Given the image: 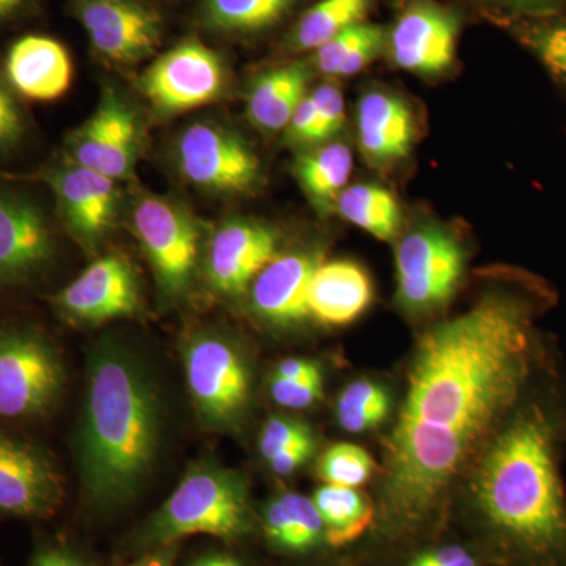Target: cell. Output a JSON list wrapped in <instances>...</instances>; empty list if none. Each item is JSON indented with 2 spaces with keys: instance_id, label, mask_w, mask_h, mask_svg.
<instances>
[{
  "instance_id": "1",
  "label": "cell",
  "mask_w": 566,
  "mask_h": 566,
  "mask_svg": "<svg viewBox=\"0 0 566 566\" xmlns=\"http://www.w3.org/2000/svg\"><path fill=\"white\" fill-rule=\"evenodd\" d=\"M553 303L538 279L509 274L420 338L386 441L385 506L397 523L415 526L441 510L526 398L542 365L536 323Z\"/></svg>"
},
{
  "instance_id": "2",
  "label": "cell",
  "mask_w": 566,
  "mask_h": 566,
  "mask_svg": "<svg viewBox=\"0 0 566 566\" xmlns=\"http://www.w3.org/2000/svg\"><path fill=\"white\" fill-rule=\"evenodd\" d=\"M560 431V415L549 401L524 398L488 442L475 471L480 512L524 566H566Z\"/></svg>"
},
{
  "instance_id": "3",
  "label": "cell",
  "mask_w": 566,
  "mask_h": 566,
  "mask_svg": "<svg viewBox=\"0 0 566 566\" xmlns=\"http://www.w3.org/2000/svg\"><path fill=\"white\" fill-rule=\"evenodd\" d=\"M158 389L139 357L118 344L99 345L88 363L77 439L82 490L98 509L136 497L161 444Z\"/></svg>"
},
{
  "instance_id": "4",
  "label": "cell",
  "mask_w": 566,
  "mask_h": 566,
  "mask_svg": "<svg viewBox=\"0 0 566 566\" xmlns=\"http://www.w3.org/2000/svg\"><path fill=\"white\" fill-rule=\"evenodd\" d=\"M252 531L244 480L214 464L196 465L142 532L145 546L174 545L192 535L240 538Z\"/></svg>"
},
{
  "instance_id": "5",
  "label": "cell",
  "mask_w": 566,
  "mask_h": 566,
  "mask_svg": "<svg viewBox=\"0 0 566 566\" xmlns=\"http://www.w3.org/2000/svg\"><path fill=\"white\" fill-rule=\"evenodd\" d=\"M395 268L400 307L412 315L430 314L455 294L464 274V248L444 227L424 223L398 241Z\"/></svg>"
},
{
  "instance_id": "6",
  "label": "cell",
  "mask_w": 566,
  "mask_h": 566,
  "mask_svg": "<svg viewBox=\"0 0 566 566\" xmlns=\"http://www.w3.org/2000/svg\"><path fill=\"white\" fill-rule=\"evenodd\" d=\"M182 357L200 420L222 430L237 427L252 394L251 370L240 349L219 335H199L189 342Z\"/></svg>"
},
{
  "instance_id": "7",
  "label": "cell",
  "mask_w": 566,
  "mask_h": 566,
  "mask_svg": "<svg viewBox=\"0 0 566 566\" xmlns=\"http://www.w3.org/2000/svg\"><path fill=\"white\" fill-rule=\"evenodd\" d=\"M133 227L167 297L189 292L199 255L200 230L180 205L147 196L133 210Z\"/></svg>"
},
{
  "instance_id": "8",
  "label": "cell",
  "mask_w": 566,
  "mask_h": 566,
  "mask_svg": "<svg viewBox=\"0 0 566 566\" xmlns=\"http://www.w3.org/2000/svg\"><path fill=\"white\" fill-rule=\"evenodd\" d=\"M63 367L57 353L40 335L0 334V417L29 419L43 415L62 392Z\"/></svg>"
},
{
  "instance_id": "9",
  "label": "cell",
  "mask_w": 566,
  "mask_h": 566,
  "mask_svg": "<svg viewBox=\"0 0 566 566\" xmlns=\"http://www.w3.org/2000/svg\"><path fill=\"white\" fill-rule=\"evenodd\" d=\"M463 18L439 0H405L387 29L386 54L397 69L417 76H441L457 61Z\"/></svg>"
},
{
  "instance_id": "10",
  "label": "cell",
  "mask_w": 566,
  "mask_h": 566,
  "mask_svg": "<svg viewBox=\"0 0 566 566\" xmlns=\"http://www.w3.org/2000/svg\"><path fill=\"white\" fill-rule=\"evenodd\" d=\"M226 84L221 55L199 39H186L145 70L140 88L161 115L181 114L218 99Z\"/></svg>"
},
{
  "instance_id": "11",
  "label": "cell",
  "mask_w": 566,
  "mask_h": 566,
  "mask_svg": "<svg viewBox=\"0 0 566 566\" xmlns=\"http://www.w3.org/2000/svg\"><path fill=\"white\" fill-rule=\"evenodd\" d=\"M177 164L182 177L214 193L251 191L260 180V159L237 134L212 123H196L180 134Z\"/></svg>"
},
{
  "instance_id": "12",
  "label": "cell",
  "mask_w": 566,
  "mask_h": 566,
  "mask_svg": "<svg viewBox=\"0 0 566 566\" xmlns=\"http://www.w3.org/2000/svg\"><path fill=\"white\" fill-rule=\"evenodd\" d=\"M71 10L87 32L93 50L120 65L145 61L158 50L164 18L140 0H71Z\"/></svg>"
},
{
  "instance_id": "13",
  "label": "cell",
  "mask_w": 566,
  "mask_h": 566,
  "mask_svg": "<svg viewBox=\"0 0 566 566\" xmlns=\"http://www.w3.org/2000/svg\"><path fill=\"white\" fill-rule=\"evenodd\" d=\"M139 123L115 91L104 92L95 114L66 142L71 164L120 181L132 177L139 151Z\"/></svg>"
},
{
  "instance_id": "14",
  "label": "cell",
  "mask_w": 566,
  "mask_h": 566,
  "mask_svg": "<svg viewBox=\"0 0 566 566\" xmlns=\"http://www.w3.org/2000/svg\"><path fill=\"white\" fill-rule=\"evenodd\" d=\"M59 311L74 322L104 323L139 314L140 286L122 255L102 256L55 296Z\"/></svg>"
},
{
  "instance_id": "15",
  "label": "cell",
  "mask_w": 566,
  "mask_h": 566,
  "mask_svg": "<svg viewBox=\"0 0 566 566\" xmlns=\"http://www.w3.org/2000/svg\"><path fill=\"white\" fill-rule=\"evenodd\" d=\"M61 474L41 450L0 434V512L51 516L62 504Z\"/></svg>"
},
{
  "instance_id": "16",
  "label": "cell",
  "mask_w": 566,
  "mask_h": 566,
  "mask_svg": "<svg viewBox=\"0 0 566 566\" xmlns=\"http://www.w3.org/2000/svg\"><path fill=\"white\" fill-rule=\"evenodd\" d=\"M40 178L54 191L70 232L82 244H98L117 216V181L71 163L41 174Z\"/></svg>"
},
{
  "instance_id": "17",
  "label": "cell",
  "mask_w": 566,
  "mask_h": 566,
  "mask_svg": "<svg viewBox=\"0 0 566 566\" xmlns=\"http://www.w3.org/2000/svg\"><path fill=\"white\" fill-rule=\"evenodd\" d=\"M277 234L263 223L241 219L223 223L208 249L207 275L212 289L243 293L277 256Z\"/></svg>"
},
{
  "instance_id": "18",
  "label": "cell",
  "mask_w": 566,
  "mask_h": 566,
  "mask_svg": "<svg viewBox=\"0 0 566 566\" xmlns=\"http://www.w3.org/2000/svg\"><path fill=\"white\" fill-rule=\"evenodd\" d=\"M54 241L35 205L0 192V282H21L50 262Z\"/></svg>"
},
{
  "instance_id": "19",
  "label": "cell",
  "mask_w": 566,
  "mask_h": 566,
  "mask_svg": "<svg viewBox=\"0 0 566 566\" xmlns=\"http://www.w3.org/2000/svg\"><path fill=\"white\" fill-rule=\"evenodd\" d=\"M318 263V256L303 252L271 260L251 285L255 314L275 326H292L308 318V285Z\"/></svg>"
},
{
  "instance_id": "20",
  "label": "cell",
  "mask_w": 566,
  "mask_h": 566,
  "mask_svg": "<svg viewBox=\"0 0 566 566\" xmlns=\"http://www.w3.org/2000/svg\"><path fill=\"white\" fill-rule=\"evenodd\" d=\"M357 140L367 161L376 167L403 161L416 140L411 107L394 93H365L357 106Z\"/></svg>"
},
{
  "instance_id": "21",
  "label": "cell",
  "mask_w": 566,
  "mask_h": 566,
  "mask_svg": "<svg viewBox=\"0 0 566 566\" xmlns=\"http://www.w3.org/2000/svg\"><path fill=\"white\" fill-rule=\"evenodd\" d=\"M11 87L32 102H54L69 91L73 63L66 48L46 35H25L11 44L6 59Z\"/></svg>"
},
{
  "instance_id": "22",
  "label": "cell",
  "mask_w": 566,
  "mask_h": 566,
  "mask_svg": "<svg viewBox=\"0 0 566 566\" xmlns=\"http://www.w3.org/2000/svg\"><path fill=\"white\" fill-rule=\"evenodd\" d=\"M374 301L370 275L348 260L318 263L308 285V314L327 326L356 322Z\"/></svg>"
},
{
  "instance_id": "23",
  "label": "cell",
  "mask_w": 566,
  "mask_h": 566,
  "mask_svg": "<svg viewBox=\"0 0 566 566\" xmlns=\"http://www.w3.org/2000/svg\"><path fill=\"white\" fill-rule=\"evenodd\" d=\"M311 66L289 63L260 74L248 96V115L256 128L275 133L286 129L294 111L307 95Z\"/></svg>"
},
{
  "instance_id": "24",
  "label": "cell",
  "mask_w": 566,
  "mask_h": 566,
  "mask_svg": "<svg viewBox=\"0 0 566 566\" xmlns=\"http://www.w3.org/2000/svg\"><path fill=\"white\" fill-rule=\"evenodd\" d=\"M304 0H202L197 20L208 32L251 39L274 31Z\"/></svg>"
},
{
  "instance_id": "25",
  "label": "cell",
  "mask_w": 566,
  "mask_h": 566,
  "mask_svg": "<svg viewBox=\"0 0 566 566\" xmlns=\"http://www.w3.org/2000/svg\"><path fill=\"white\" fill-rule=\"evenodd\" d=\"M352 170V150L342 142L322 144L315 150L301 153L293 166L294 177L319 212L335 210Z\"/></svg>"
},
{
  "instance_id": "26",
  "label": "cell",
  "mask_w": 566,
  "mask_h": 566,
  "mask_svg": "<svg viewBox=\"0 0 566 566\" xmlns=\"http://www.w3.org/2000/svg\"><path fill=\"white\" fill-rule=\"evenodd\" d=\"M374 0H318L297 18L283 41L292 54L315 52L334 36L368 21Z\"/></svg>"
},
{
  "instance_id": "27",
  "label": "cell",
  "mask_w": 566,
  "mask_h": 566,
  "mask_svg": "<svg viewBox=\"0 0 566 566\" xmlns=\"http://www.w3.org/2000/svg\"><path fill=\"white\" fill-rule=\"evenodd\" d=\"M387 28L365 21L334 36L314 52L312 63L329 77H352L385 54Z\"/></svg>"
},
{
  "instance_id": "28",
  "label": "cell",
  "mask_w": 566,
  "mask_h": 566,
  "mask_svg": "<svg viewBox=\"0 0 566 566\" xmlns=\"http://www.w3.org/2000/svg\"><path fill=\"white\" fill-rule=\"evenodd\" d=\"M264 532L275 546L292 553H304L322 542L324 524L312 499L285 493L268 504Z\"/></svg>"
},
{
  "instance_id": "29",
  "label": "cell",
  "mask_w": 566,
  "mask_h": 566,
  "mask_svg": "<svg viewBox=\"0 0 566 566\" xmlns=\"http://www.w3.org/2000/svg\"><path fill=\"white\" fill-rule=\"evenodd\" d=\"M342 218L376 240L390 241L401 226V208L389 189L371 182L346 186L335 203Z\"/></svg>"
},
{
  "instance_id": "30",
  "label": "cell",
  "mask_w": 566,
  "mask_h": 566,
  "mask_svg": "<svg viewBox=\"0 0 566 566\" xmlns=\"http://www.w3.org/2000/svg\"><path fill=\"white\" fill-rule=\"evenodd\" d=\"M322 515L324 538L331 546L342 547L356 542L374 523L375 509L356 488L324 485L314 499Z\"/></svg>"
},
{
  "instance_id": "31",
  "label": "cell",
  "mask_w": 566,
  "mask_h": 566,
  "mask_svg": "<svg viewBox=\"0 0 566 566\" xmlns=\"http://www.w3.org/2000/svg\"><path fill=\"white\" fill-rule=\"evenodd\" d=\"M538 59L557 84L566 87V14L501 22Z\"/></svg>"
},
{
  "instance_id": "32",
  "label": "cell",
  "mask_w": 566,
  "mask_h": 566,
  "mask_svg": "<svg viewBox=\"0 0 566 566\" xmlns=\"http://www.w3.org/2000/svg\"><path fill=\"white\" fill-rule=\"evenodd\" d=\"M392 401L385 387L360 379L345 387L335 406L338 423L348 433H365L385 422Z\"/></svg>"
},
{
  "instance_id": "33",
  "label": "cell",
  "mask_w": 566,
  "mask_h": 566,
  "mask_svg": "<svg viewBox=\"0 0 566 566\" xmlns=\"http://www.w3.org/2000/svg\"><path fill=\"white\" fill-rule=\"evenodd\" d=\"M376 463L363 447L335 444L318 461V475L327 485L357 488L374 475Z\"/></svg>"
},
{
  "instance_id": "34",
  "label": "cell",
  "mask_w": 566,
  "mask_h": 566,
  "mask_svg": "<svg viewBox=\"0 0 566 566\" xmlns=\"http://www.w3.org/2000/svg\"><path fill=\"white\" fill-rule=\"evenodd\" d=\"M311 441H315V436L308 424L289 417L274 416L263 424L259 439L260 453L268 461L290 447Z\"/></svg>"
},
{
  "instance_id": "35",
  "label": "cell",
  "mask_w": 566,
  "mask_h": 566,
  "mask_svg": "<svg viewBox=\"0 0 566 566\" xmlns=\"http://www.w3.org/2000/svg\"><path fill=\"white\" fill-rule=\"evenodd\" d=\"M490 20H532L564 13L566 0H475Z\"/></svg>"
},
{
  "instance_id": "36",
  "label": "cell",
  "mask_w": 566,
  "mask_h": 566,
  "mask_svg": "<svg viewBox=\"0 0 566 566\" xmlns=\"http://www.w3.org/2000/svg\"><path fill=\"white\" fill-rule=\"evenodd\" d=\"M316 103V126L314 145L326 144L340 132L345 123V99L333 84L319 85L312 92Z\"/></svg>"
},
{
  "instance_id": "37",
  "label": "cell",
  "mask_w": 566,
  "mask_h": 566,
  "mask_svg": "<svg viewBox=\"0 0 566 566\" xmlns=\"http://www.w3.org/2000/svg\"><path fill=\"white\" fill-rule=\"evenodd\" d=\"M271 397L275 403L289 409H305L315 405L323 397V376L303 381L290 379H271Z\"/></svg>"
},
{
  "instance_id": "38",
  "label": "cell",
  "mask_w": 566,
  "mask_h": 566,
  "mask_svg": "<svg viewBox=\"0 0 566 566\" xmlns=\"http://www.w3.org/2000/svg\"><path fill=\"white\" fill-rule=\"evenodd\" d=\"M24 133V122L20 106L13 95L0 82V150H9L20 142Z\"/></svg>"
},
{
  "instance_id": "39",
  "label": "cell",
  "mask_w": 566,
  "mask_h": 566,
  "mask_svg": "<svg viewBox=\"0 0 566 566\" xmlns=\"http://www.w3.org/2000/svg\"><path fill=\"white\" fill-rule=\"evenodd\" d=\"M315 126L316 103L314 95L307 93L286 126V140L293 145H314Z\"/></svg>"
},
{
  "instance_id": "40",
  "label": "cell",
  "mask_w": 566,
  "mask_h": 566,
  "mask_svg": "<svg viewBox=\"0 0 566 566\" xmlns=\"http://www.w3.org/2000/svg\"><path fill=\"white\" fill-rule=\"evenodd\" d=\"M316 441L304 442V444L293 446L290 449L283 450L268 460L271 471L277 475H290L294 471L307 463L308 458L314 455Z\"/></svg>"
},
{
  "instance_id": "41",
  "label": "cell",
  "mask_w": 566,
  "mask_h": 566,
  "mask_svg": "<svg viewBox=\"0 0 566 566\" xmlns=\"http://www.w3.org/2000/svg\"><path fill=\"white\" fill-rule=\"evenodd\" d=\"M322 368L318 364L307 359H285L275 368L273 378L290 379V381H303V379L318 378Z\"/></svg>"
},
{
  "instance_id": "42",
  "label": "cell",
  "mask_w": 566,
  "mask_h": 566,
  "mask_svg": "<svg viewBox=\"0 0 566 566\" xmlns=\"http://www.w3.org/2000/svg\"><path fill=\"white\" fill-rule=\"evenodd\" d=\"M33 566H84V562L65 547L50 546L36 554Z\"/></svg>"
},
{
  "instance_id": "43",
  "label": "cell",
  "mask_w": 566,
  "mask_h": 566,
  "mask_svg": "<svg viewBox=\"0 0 566 566\" xmlns=\"http://www.w3.org/2000/svg\"><path fill=\"white\" fill-rule=\"evenodd\" d=\"M39 0H0V24L24 17Z\"/></svg>"
},
{
  "instance_id": "44",
  "label": "cell",
  "mask_w": 566,
  "mask_h": 566,
  "mask_svg": "<svg viewBox=\"0 0 566 566\" xmlns=\"http://www.w3.org/2000/svg\"><path fill=\"white\" fill-rule=\"evenodd\" d=\"M191 566H241V564L234 560L233 557L223 556V554H211V556L197 558Z\"/></svg>"
},
{
  "instance_id": "45",
  "label": "cell",
  "mask_w": 566,
  "mask_h": 566,
  "mask_svg": "<svg viewBox=\"0 0 566 566\" xmlns=\"http://www.w3.org/2000/svg\"><path fill=\"white\" fill-rule=\"evenodd\" d=\"M126 566H169V556H166V554H163V556H151L144 558V560L136 562V564Z\"/></svg>"
},
{
  "instance_id": "46",
  "label": "cell",
  "mask_w": 566,
  "mask_h": 566,
  "mask_svg": "<svg viewBox=\"0 0 566 566\" xmlns=\"http://www.w3.org/2000/svg\"><path fill=\"white\" fill-rule=\"evenodd\" d=\"M446 566H476V562L474 560V557H472L471 554H469V556L461 558V560L455 562V564H450Z\"/></svg>"
},
{
  "instance_id": "47",
  "label": "cell",
  "mask_w": 566,
  "mask_h": 566,
  "mask_svg": "<svg viewBox=\"0 0 566 566\" xmlns=\"http://www.w3.org/2000/svg\"><path fill=\"white\" fill-rule=\"evenodd\" d=\"M390 3L395 7V9L400 10L401 6H403L405 0H390Z\"/></svg>"
},
{
  "instance_id": "48",
  "label": "cell",
  "mask_w": 566,
  "mask_h": 566,
  "mask_svg": "<svg viewBox=\"0 0 566 566\" xmlns=\"http://www.w3.org/2000/svg\"><path fill=\"white\" fill-rule=\"evenodd\" d=\"M140 2H147V0H140Z\"/></svg>"
}]
</instances>
